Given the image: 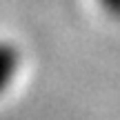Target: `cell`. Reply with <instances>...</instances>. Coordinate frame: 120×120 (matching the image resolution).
I'll list each match as a JSON object with an SVG mask.
<instances>
[{
  "label": "cell",
  "mask_w": 120,
  "mask_h": 120,
  "mask_svg": "<svg viewBox=\"0 0 120 120\" xmlns=\"http://www.w3.org/2000/svg\"><path fill=\"white\" fill-rule=\"evenodd\" d=\"M0 64H18V53L13 47L0 42Z\"/></svg>",
  "instance_id": "cell-1"
},
{
  "label": "cell",
  "mask_w": 120,
  "mask_h": 120,
  "mask_svg": "<svg viewBox=\"0 0 120 120\" xmlns=\"http://www.w3.org/2000/svg\"><path fill=\"white\" fill-rule=\"evenodd\" d=\"M13 71H16V64H0V91L9 87V82L13 78Z\"/></svg>",
  "instance_id": "cell-2"
},
{
  "label": "cell",
  "mask_w": 120,
  "mask_h": 120,
  "mask_svg": "<svg viewBox=\"0 0 120 120\" xmlns=\"http://www.w3.org/2000/svg\"><path fill=\"white\" fill-rule=\"evenodd\" d=\"M102 4L113 18H120V0H102Z\"/></svg>",
  "instance_id": "cell-3"
}]
</instances>
